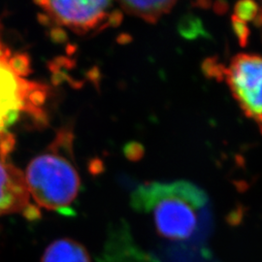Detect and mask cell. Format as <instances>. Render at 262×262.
I'll list each match as a JSON object with an SVG mask.
<instances>
[{"label":"cell","instance_id":"4","mask_svg":"<svg viewBox=\"0 0 262 262\" xmlns=\"http://www.w3.org/2000/svg\"><path fill=\"white\" fill-rule=\"evenodd\" d=\"M35 4L45 24L68 29L77 35H89L117 27L123 15L112 1H37Z\"/></svg>","mask_w":262,"mask_h":262},{"label":"cell","instance_id":"3","mask_svg":"<svg viewBox=\"0 0 262 262\" xmlns=\"http://www.w3.org/2000/svg\"><path fill=\"white\" fill-rule=\"evenodd\" d=\"M74 134L62 128L46 150L32 159L25 173L31 199L38 208L68 215L81 187L73 159Z\"/></svg>","mask_w":262,"mask_h":262},{"label":"cell","instance_id":"5","mask_svg":"<svg viewBox=\"0 0 262 262\" xmlns=\"http://www.w3.org/2000/svg\"><path fill=\"white\" fill-rule=\"evenodd\" d=\"M223 73L240 108L262 133V56L237 55Z\"/></svg>","mask_w":262,"mask_h":262},{"label":"cell","instance_id":"8","mask_svg":"<svg viewBox=\"0 0 262 262\" xmlns=\"http://www.w3.org/2000/svg\"><path fill=\"white\" fill-rule=\"evenodd\" d=\"M41 262H92L90 253L82 244L62 238L50 244Z\"/></svg>","mask_w":262,"mask_h":262},{"label":"cell","instance_id":"6","mask_svg":"<svg viewBox=\"0 0 262 262\" xmlns=\"http://www.w3.org/2000/svg\"><path fill=\"white\" fill-rule=\"evenodd\" d=\"M13 214L32 220L39 216V208L31 203L25 172L0 157V217Z\"/></svg>","mask_w":262,"mask_h":262},{"label":"cell","instance_id":"7","mask_svg":"<svg viewBox=\"0 0 262 262\" xmlns=\"http://www.w3.org/2000/svg\"><path fill=\"white\" fill-rule=\"evenodd\" d=\"M123 14L134 16L145 20L148 24H157L164 15L169 14L176 1H119L117 2Z\"/></svg>","mask_w":262,"mask_h":262},{"label":"cell","instance_id":"2","mask_svg":"<svg viewBox=\"0 0 262 262\" xmlns=\"http://www.w3.org/2000/svg\"><path fill=\"white\" fill-rule=\"evenodd\" d=\"M208 196L187 181L150 182L131 194V206L151 215L160 236L172 241H185L199 229L208 216Z\"/></svg>","mask_w":262,"mask_h":262},{"label":"cell","instance_id":"1","mask_svg":"<svg viewBox=\"0 0 262 262\" xmlns=\"http://www.w3.org/2000/svg\"><path fill=\"white\" fill-rule=\"evenodd\" d=\"M30 56L11 47L0 20V157L8 159L19 123L46 126L49 88L33 79Z\"/></svg>","mask_w":262,"mask_h":262},{"label":"cell","instance_id":"9","mask_svg":"<svg viewBox=\"0 0 262 262\" xmlns=\"http://www.w3.org/2000/svg\"><path fill=\"white\" fill-rule=\"evenodd\" d=\"M261 8H259L254 2L243 1L236 4L233 18L248 24L249 21L259 18Z\"/></svg>","mask_w":262,"mask_h":262},{"label":"cell","instance_id":"10","mask_svg":"<svg viewBox=\"0 0 262 262\" xmlns=\"http://www.w3.org/2000/svg\"><path fill=\"white\" fill-rule=\"evenodd\" d=\"M232 23H233V28H234V31L237 34V36L239 38L240 42L242 44H245L248 40L249 37V28H248V24L243 23L239 19H235L232 17Z\"/></svg>","mask_w":262,"mask_h":262}]
</instances>
